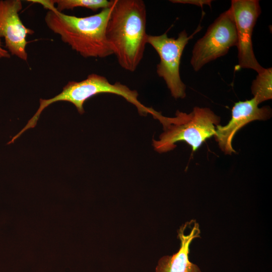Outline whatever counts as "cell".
<instances>
[{
    "label": "cell",
    "instance_id": "8992f818",
    "mask_svg": "<svg viewBox=\"0 0 272 272\" xmlns=\"http://www.w3.org/2000/svg\"><path fill=\"white\" fill-rule=\"evenodd\" d=\"M237 44L235 24L229 8L216 19L195 43L190 59L193 70L198 72L208 63L226 55Z\"/></svg>",
    "mask_w": 272,
    "mask_h": 272
},
{
    "label": "cell",
    "instance_id": "277c9868",
    "mask_svg": "<svg viewBox=\"0 0 272 272\" xmlns=\"http://www.w3.org/2000/svg\"><path fill=\"white\" fill-rule=\"evenodd\" d=\"M175 115L168 117L161 113L158 117L164 132L158 141L153 140V145L159 153L173 150L179 141L185 142L195 152L207 139L214 136L220 121V117L206 107H195L189 114L177 110Z\"/></svg>",
    "mask_w": 272,
    "mask_h": 272
},
{
    "label": "cell",
    "instance_id": "5b68a950",
    "mask_svg": "<svg viewBox=\"0 0 272 272\" xmlns=\"http://www.w3.org/2000/svg\"><path fill=\"white\" fill-rule=\"evenodd\" d=\"M200 29L199 25L190 36L184 30L176 38L169 37L166 33L148 36L147 43L155 49L160 57V62L157 65V73L164 80L171 95L175 99H183L186 96V86L182 81L179 73L181 56L188 41Z\"/></svg>",
    "mask_w": 272,
    "mask_h": 272
},
{
    "label": "cell",
    "instance_id": "4fadbf2b",
    "mask_svg": "<svg viewBox=\"0 0 272 272\" xmlns=\"http://www.w3.org/2000/svg\"><path fill=\"white\" fill-rule=\"evenodd\" d=\"M173 3L187 4L197 6L202 8L205 5L211 7V0H171L170 1Z\"/></svg>",
    "mask_w": 272,
    "mask_h": 272
},
{
    "label": "cell",
    "instance_id": "30bf717a",
    "mask_svg": "<svg viewBox=\"0 0 272 272\" xmlns=\"http://www.w3.org/2000/svg\"><path fill=\"white\" fill-rule=\"evenodd\" d=\"M198 224L193 220L182 225L178 231L180 241L178 251L172 255L161 257L156 272H201L199 267L189 259V247L193 240L200 237Z\"/></svg>",
    "mask_w": 272,
    "mask_h": 272
},
{
    "label": "cell",
    "instance_id": "3957f363",
    "mask_svg": "<svg viewBox=\"0 0 272 272\" xmlns=\"http://www.w3.org/2000/svg\"><path fill=\"white\" fill-rule=\"evenodd\" d=\"M102 93L113 94L122 97L135 106L141 115L146 116L148 114L153 115L155 112L153 108L145 106L138 100L139 94L136 90H132L120 82L111 84L105 77L91 74L83 81L69 82L61 92L52 98L40 99L36 112L15 138L18 139L27 129L35 127L41 112L50 104L58 101L69 102L76 107L80 114H83L85 112V102L91 97Z\"/></svg>",
    "mask_w": 272,
    "mask_h": 272
},
{
    "label": "cell",
    "instance_id": "8fae6325",
    "mask_svg": "<svg viewBox=\"0 0 272 272\" xmlns=\"http://www.w3.org/2000/svg\"><path fill=\"white\" fill-rule=\"evenodd\" d=\"M252 94L258 104L272 98V68L265 69L257 75L251 87Z\"/></svg>",
    "mask_w": 272,
    "mask_h": 272
},
{
    "label": "cell",
    "instance_id": "6da1fadb",
    "mask_svg": "<svg viewBox=\"0 0 272 272\" xmlns=\"http://www.w3.org/2000/svg\"><path fill=\"white\" fill-rule=\"evenodd\" d=\"M106 34L119 65L134 72L143 57L147 43L145 3L142 0H112Z\"/></svg>",
    "mask_w": 272,
    "mask_h": 272
},
{
    "label": "cell",
    "instance_id": "5bb4252c",
    "mask_svg": "<svg viewBox=\"0 0 272 272\" xmlns=\"http://www.w3.org/2000/svg\"><path fill=\"white\" fill-rule=\"evenodd\" d=\"M10 57L11 54L7 50L2 46L1 41H0V59L3 58H9Z\"/></svg>",
    "mask_w": 272,
    "mask_h": 272
},
{
    "label": "cell",
    "instance_id": "9c48e42d",
    "mask_svg": "<svg viewBox=\"0 0 272 272\" xmlns=\"http://www.w3.org/2000/svg\"><path fill=\"white\" fill-rule=\"evenodd\" d=\"M271 109L269 106L258 107V104L253 97L250 100L239 101L234 104L232 109V117L225 126L217 125L214 135L216 141L221 150L226 154L235 153L232 141L240 128L254 120H265L270 118Z\"/></svg>",
    "mask_w": 272,
    "mask_h": 272
},
{
    "label": "cell",
    "instance_id": "7c38bea8",
    "mask_svg": "<svg viewBox=\"0 0 272 272\" xmlns=\"http://www.w3.org/2000/svg\"><path fill=\"white\" fill-rule=\"evenodd\" d=\"M59 12L65 10H73L76 8H85L93 11L99 9H104L110 8L112 5V1L107 0H49Z\"/></svg>",
    "mask_w": 272,
    "mask_h": 272
},
{
    "label": "cell",
    "instance_id": "7a4b0ae2",
    "mask_svg": "<svg viewBox=\"0 0 272 272\" xmlns=\"http://www.w3.org/2000/svg\"><path fill=\"white\" fill-rule=\"evenodd\" d=\"M31 2L48 10L44 18L48 28L81 56L104 58L113 54L106 34L111 7L93 15L78 17L58 12L49 0Z\"/></svg>",
    "mask_w": 272,
    "mask_h": 272
},
{
    "label": "cell",
    "instance_id": "ba28073f",
    "mask_svg": "<svg viewBox=\"0 0 272 272\" xmlns=\"http://www.w3.org/2000/svg\"><path fill=\"white\" fill-rule=\"evenodd\" d=\"M22 9L20 0H0V41L1 38L4 39L10 54L27 61L26 38L34 32L22 22L19 17Z\"/></svg>",
    "mask_w": 272,
    "mask_h": 272
},
{
    "label": "cell",
    "instance_id": "52a82bcc",
    "mask_svg": "<svg viewBox=\"0 0 272 272\" xmlns=\"http://www.w3.org/2000/svg\"><path fill=\"white\" fill-rule=\"evenodd\" d=\"M235 22L238 50V69H250L258 74L265 70L257 60L253 49L252 35L261 14L257 0H232L230 7Z\"/></svg>",
    "mask_w": 272,
    "mask_h": 272
}]
</instances>
